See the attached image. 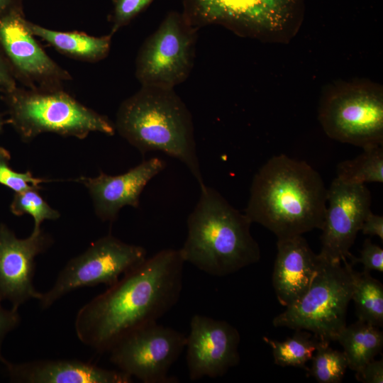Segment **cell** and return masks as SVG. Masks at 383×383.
<instances>
[{
    "label": "cell",
    "instance_id": "obj_32",
    "mask_svg": "<svg viewBox=\"0 0 383 383\" xmlns=\"http://www.w3.org/2000/svg\"><path fill=\"white\" fill-rule=\"evenodd\" d=\"M360 231L364 235H376L383 240V216L370 211L363 221Z\"/></svg>",
    "mask_w": 383,
    "mask_h": 383
},
{
    "label": "cell",
    "instance_id": "obj_7",
    "mask_svg": "<svg viewBox=\"0 0 383 383\" xmlns=\"http://www.w3.org/2000/svg\"><path fill=\"white\" fill-rule=\"evenodd\" d=\"M318 120L331 138L366 149L383 145V92L370 82H348L322 97Z\"/></svg>",
    "mask_w": 383,
    "mask_h": 383
},
{
    "label": "cell",
    "instance_id": "obj_13",
    "mask_svg": "<svg viewBox=\"0 0 383 383\" xmlns=\"http://www.w3.org/2000/svg\"><path fill=\"white\" fill-rule=\"evenodd\" d=\"M372 196L365 184H349L335 177L327 190V203L321 228L320 256L342 262L371 211Z\"/></svg>",
    "mask_w": 383,
    "mask_h": 383
},
{
    "label": "cell",
    "instance_id": "obj_17",
    "mask_svg": "<svg viewBox=\"0 0 383 383\" xmlns=\"http://www.w3.org/2000/svg\"><path fill=\"white\" fill-rule=\"evenodd\" d=\"M272 285L278 301L287 307L309 289L323 258L302 235L277 239Z\"/></svg>",
    "mask_w": 383,
    "mask_h": 383
},
{
    "label": "cell",
    "instance_id": "obj_16",
    "mask_svg": "<svg viewBox=\"0 0 383 383\" xmlns=\"http://www.w3.org/2000/svg\"><path fill=\"white\" fill-rule=\"evenodd\" d=\"M165 166V161L152 157L121 174L109 175L100 171L95 177L82 176L76 181L87 189L98 218L113 222L123 207H139L144 188Z\"/></svg>",
    "mask_w": 383,
    "mask_h": 383
},
{
    "label": "cell",
    "instance_id": "obj_19",
    "mask_svg": "<svg viewBox=\"0 0 383 383\" xmlns=\"http://www.w3.org/2000/svg\"><path fill=\"white\" fill-rule=\"evenodd\" d=\"M30 33L60 52L75 59L97 62L105 58L111 48L112 35L95 37L82 32H61L50 30L27 21Z\"/></svg>",
    "mask_w": 383,
    "mask_h": 383
},
{
    "label": "cell",
    "instance_id": "obj_31",
    "mask_svg": "<svg viewBox=\"0 0 383 383\" xmlns=\"http://www.w3.org/2000/svg\"><path fill=\"white\" fill-rule=\"evenodd\" d=\"M16 87L14 72L4 54L0 51V91L6 92Z\"/></svg>",
    "mask_w": 383,
    "mask_h": 383
},
{
    "label": "cell",
    "instance_id": "obj_23",
    "mask_svg": "<svg viewBox=\"0 0 383 383\" xmlns=\"http://www.w3.org/2000/svg\"><path fill=\"white\" fill-rule=\"evenodd\" d=\"M337 178L349 184L383 182V145L363 149L356 157L340 162Z\"/></svg>",
    "mask_w": 383,
    "mask_h": 383
},
{
    "label": "cell",
    "instance_id": "obj_22",
    "mask_svg": "<svg viewBox=\"0 0 383 383\" xmlns=\"http://www.w3.org/2000/svg\"><path fill=\"white\" fill-rule=\"evenodd\" d=\"M264 340L271 347L274 362L281 367H296L308 370L306 363L311 360L321 340L305 330H296L292 337L278 341L267 337Z\"/></svg>",
    "mask_w": 383,
    "mask_h": 383
},
{
    "label": "cell",
    "instance_id": "obj_9",
    "mask_svg": "<svg viewBox=\"0 0 383 383\" xmlns=\"http://www.w3.org/2000/svg\"><path fill=\"white\" fill-rule=\"evenodd\" d=\"M147 258V250L111 234L103 236L72 258L58 274L52 287L42 293L40 306L50 308L68 293L81 287H110Z\"/></svg>",
    "mask_w": 383,
    "mask_h": 383
},
{
    "label": "cell",
    "instance_id": "obj_15",
    "mask_svg": "<svg viewBox=\"0 0 383 383\" xmlns=\"http://www.w3.org/2000/svg\"><path fill=\"white\" fill-rule=\"evenodd\" d=\"M53 243L43 230L19 238L5 223H0V301L19 307L31 299L39 300L42 293L33 284L35 258Z\"/></svg>",
    "mask_w": 383,
    "mask_h": 383
},
{
    "label": "cell",
    "instance_id": "obj_24",
    "mask_svg": "<svg viewBox=\"0 0 383 383\" xmlns=\"http://www.w3.org/2000/svg\"><path fill=\"white\" fill-rule=\"evenodd\" d=\"M311 360L307 375L320 383L340 382L348 368L344 353L333 349L329 342L321 340Z\"/></svg>",
    "mask_w": 383,
    "mask_h": 383
},
{
    "label": "cell",
    "instance_id": "obj_18",
    "mask_svg": "<svg viewBox=\"0 0 383 383\" xmlns=\"http://www.w3.org/2000/svg\"><path fill=\"white\" fill-rule=\"evenodd\" d=\"M14 383H130L133 377L79 360H35L3 363Z\"/></svg>",
    "mask_w": 383,
    "mask_h": 383
},
{
    "label": "cell",
    "instance_id": "obj_30",
    "mask_svg": "<svg viewBox=\"0 0 383 383\" xmlns=\"http://www.w3.org/2000/svg\"><path fill=\"white\" fill-rule=\"evenodd\" d=\"M355 378L364 383L383 382V360H372L355 371Z\"/></svg>",
    "mask_w": 383,
    "mask_h": 383
},
{
    "label": "cell",
    "instance_id": "obj_10",
    "mask_svg": "<svg viewBox=\"0 0 383 383\" xmlns=\"http://www.w3.org/2000/svg\"><path fill=\"white\" fill-rule=\"evenodd\" d=\"M196 33L182 13L170 12L138 51L135 76L141 86L174 89L184 82L194 65Z\"/></svg>",
    "mask_w": 383,
    "mask_h": 383
},
{
    "label": "cell",
    "instance_id": "obj_6",
    "mask_svg": "<svg viewBox=\"0 0 383 383\" xmlns=\"http://www.w3.org/2000/svg\"><path fill=\"white\" fill-rule=\"evenodd\" d=\"M353 270L346 258L342 262L323 258L309 289L274 317L273 326L305 330L321 340L335 341L346 326L347 309L353 292Z\"/></svg>",
    "mask_w": 383,
    "mask_h": 383
},
{
    "label": "cell",
    "instance_id": "obj_12",
    "mask_svg": "<svg viewBox=\"0 0 383 383\" xmlns=\"http://www.w3.org/2000/svg\"><path fill=\"white\" fill-rule=\"evenodd\" d=\"M23 16L22 8L0 15V48L15 76L29 89H58L70 74L43 50Z\"/></svg>",
    "mask_w": 383,
    "mask_h": 383
},
{
    "label": "cell",
    "instance_id": "obj_21",
    "mask_svg": "<svg viewBox=\"0 0 383 383\" xmlns=\"http://www.w3.org/2000/svg\"><path fill=\"white\" fill-rule=\"evenodd\" d=\"M353 292L358 320L377 327L383 326V285L372 277L370 272L353 270Z\"/></svg>",
    "mask_w": 383,
    "mask_h": 383
},
{
    "label": "cell",
    "instance_id": "obj_27",
    "mask_svg": "<svg viewBox=\"0 0 383 383\" xmlns=\"http://www.w3.org/2000/svg\"><path fill=\"white\" fill-rule=\"evenodd\" d=\"M153 0H113L111 34L125 26Z\"/></svg>",
    "mask_w": 383,
    "mask_h": 383
},
{
    "label": "cell",
    "instance_id": "obj_29",
    "mask_svg": "<svg viewBox=\"0 0 383 383\" xmlns=\"http://www.w3.org/2000/svg\"><path fill=\"white\" fill-rule=\"evenodd\" d=\"M21 323L18 309L10 307L4 308L0 301V362L4 363L6 359L1 354L3 342L6 335L16 329Z\"/></svg>",
    "mask_w": 383,
    "mask_h": 383
},
{
    "label": "cell",
    "instance_id": "obj_20",
    "mask_svg": "<svg viewBox=\"0 0 383 383\" xmlns=\"http://www.w3.org/2000/svg\"><path fill=\"white\" fill-rule=\"evenodd\" d=\"M343 348L348 368L357 371L374 359L383 346V333L379 327L357 320L345 326L337 335Z\"/></svg>",
    "mask_w": 383,
    "mask_h": 383
},
{
    "label": "cell",
    "instance_id": "obj_26",
    "mask_svg": "<svg viewBox=\"0 0 383 383\" xmlns=\"http://www.w3.org/2000/svg\"><path fill=\"white\" fill-rule=\"evenodd\" d=\"M11 154L5 148L0 146V184L10 189L14 193L30 188L42 189L40 184L47 179L33 176L30 171H15L10 165Z\"/></svg>",
    "mask_w": 383,
    "mask_h": 383
},
{
    "label": "cell",
    "instance_id": "obj_8",
    "mask_svg": "<svg viewBox=\"0 0 383 383\" xmlns=\"http://www.w3.org/2000/svg\"><path fill=\"white\" fill-rule=\"evenodd\" d=\"M182 13L193 28L216 23L242 35L284 37L300 21V0H184Z\"/></svg>",
    "mask_w": 383,
    "mask_h": 383
},
{
    "label": "cell",
    "instance_id": "obj_11",
    "mask_svg": "<svg viewBox=\"0 0 383 383\" xmlns=\"http://www.w3.org/2000/svg\"><path fill=\"white\" fill-rule=\"evenodd\" d=\"M186 341L184 333L155 322L127 333L108 353L119 370L144 383L176 382L168 373Z\"/></svg>",
    "mask_w": 383,
    "mask_h": 383
},
{
    "label": "cell",
    "instance_id": "obj_3",
    "mask_svg": "<svg viewBox=\"0 0 383 383\" xmlns=\"http://www.w3.org/2000/svg\"><path fill=\"white\" fill-rule=\"evenodd\" d=\"M116 131L143 155L160 151L189 169L199 188L204 182L192 116L174 89L142 86L118 107Z\"/></svg>",
    "mask_w": 383,
    "mask_h": 383
},
{
    "label": "cell",
    "instance_id": "obj_4",
    "mask_svg": "<svg viewBox=\"0 0 383 383\" xmlns=\"http://www.w3.org/2000/svg\"><path fill=\"white\" fill-rule=\"evenodd\" d=\"M187 218V236L179 249L184 262L213 276L223 277L258 262L261 253L250 233L252 223L216 189H200Z\"/></svg>",
    "mask_w": 383,
    "mask_h": 383
},
{
    "label": "cell",
    "instance_id": "obj_1",
    "mask_svg": "<svg viewBox=\"0 0 383 383\" xmlns=\"http://www.w3.org/2000/svg\"><path fill=\"white\" fill-rule=\"evenodd\" d=\"M184 262L179 249L167 248L124 274L78 311V339L108 353L127 333L157 322L180 297Z\"/></svg>",
    "mask_w": 383,
    "mask_h": 383
},
{
    "label": "cell",
    "instance_id": "obj_33",
    "mask_svg": "<svg viewBox=\"0 0 383 383\" xmlns=\"http://www.w3.org/2000/svg\"><path fill=\"white\" fill-rule=\"evenodd\" d=\"M18 8H21L20 0H0V15Z\"/></svg>",
    "mask_w": 383,
    "mask_h": 383
},
{
    "label": "cell",
    "instance_id": "obj_28",
    "mask_svg": "<svg viewBox=\"0 0 383 383\" xmlns=\"http://www.w3.org/2000/svg\"><path fill=\"white\" fill-rule=\"evenodd\" d=\"M347 260L352 265L361 263L365 272H370L372 270L383 272V250L379 245L374 244L370 238L365 239L362 248L360 250V257H356L352 254Z\"/></svg>",
    "mask_w": 383,
    "mask_h": 383
},
{
    "label": "cell",
    "instance_id": "obj_2",
    "mask_svg": "<svg viewBox=\"0 0 383 383\" xmlns=\"http://www.w3.org/2000/svg\"><path fill=\"white\" fill-rule=\"evenodd\" d=\"M327 190L320 174L307 162L274 155L255 174L244 213L277 239L302 235L321 229Z\"/></svg>",
    "mask_w": 383,
    "mask_h": 383
},
{
    "label": "cell",
    "instance_id": "obj_34",
    "mask_svg": "<svg viewBox=\"0 0 383 383\" xmlns=\"http://www.w3.org/2000/svg\"><path fill=\"white\" fill-rule=\"evenodd\" d=\"M7 123V119L0 113V134L4 130L5 124Z\"/></svg>",
    "mask_w": 383,
    "mask_h": 383
},
{
    "label": "cell",
    "instance_id": "obj_14",
    "mask_svg": "<svg viewBox=\"0 0 383 383\" xmlns=\"http://www.w3.org/2000/svg\"><path fill=\"white\" fill-rule=\"evenodd\" d=\"M240 340L238 331L227 321L194 315L185 346L189 379L221 377L236 366Z\"/></svg>",
    "mask_w": 383,
    "mask_h": 383
},
{
    "label": "cell",
    "instance_id": "obj_25",
    "mask_svg": "<svg viewBox=\"0 0 383 383\" xmlns=\"http://www.w3.org/2000/svg\"><path fill=\"white\" fill-rule=\"evenodd\" d=\"M39 189L30 188L14 193L9 206L11 212L15 216L28 214L33 217V233L42 230L41 224L44 221H55L60 217V213L48 204L40 194Z\"/></svg>",
    "mask_w": 383,
    "mask_h": 383
},
{
    "label": "cell",
    "instance_id": "obj_5",
    "mask_svg": "<svg viewBox=\"0 0 383 383\" xmlns=\"http://www.w3.org/2000/svg\"><path fill=\"white\" fill-rule=\"evenodd\" d=\"M7 123L28 143L44 133L84 139L90 133L113 135L114 123L58 89H20L2 92Z\"/></svg>",
    "mask_w": 383,
    "mask_h": 383
}]
</instances>
